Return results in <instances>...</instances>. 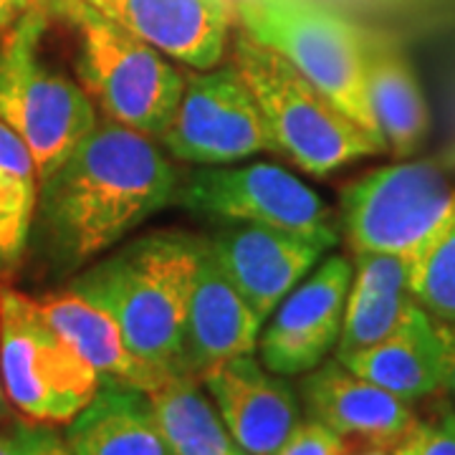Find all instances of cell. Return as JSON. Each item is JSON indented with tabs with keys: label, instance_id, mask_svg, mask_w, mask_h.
I'll return each mask as SVG.
<instances>
[{
	"label": "cell",
	"instance_id": "obj_1",
	"mask_svg": "<svg viewBox=\"0 0 455 455\" xmlns=\"http://www.w3.org/2000/svg\"><path fill=\"white\" fill-rule=\"evenodd\" d=\"M178 180L157 140L99 116L41 180L33 223L51 259L76 268L170 205Z\"/></svg>",
	"mask_w": 455,
	"mask_h": 455
},
{
	"label": "cell",
	"instance_id": "obj_2",
	"mask_svg": "<svg viewBox=\"0 0 455 455\" xmlns=\"http://www.w3.org/2000/svg\"><path fill=\"white\" fill-rule=\"evenodd\" d=\"M203 241L188 233H149L76 276L68 289L114 316L130 349L164 374H180L185 309Z\"/></svg>",
	"mask_w": 455,
	"mask_h": 455
},
{
	"label": "cell",
	"instance_id": "obj_3",
	"mask_svg": "<svg viewBox=\"0 0 455 455\" xmlns=\"http://www.w3.org/2000/svg\"><path fill=\"white\" fill-rule=\"evenodd\" d=\"M76 41V82L101 116L160 140L178 109L185 74L84 0H44Z\"/></svg>",
	"mask_w": 455,
	"mask_h": 455
},
{
	"label": "cell",
	"instance_id": "obj_4",
	"mask_svg": "<svg viewBox=\"0 0 455 455\" xmlns=\"http://www.w3.org/2000/svg\"><path fill=\"white\" fill-rule=\"evenodd\" d=\"M259 104L274 152L283 155L311 178H326L344 164L385 152L357 122L339 112L278 53L260 46L248 33L233 38V61Z\"/></svg>",
	"mask_w": 455,
	"mask_h": 455
},
{
	"label": "cell",
	"instance_id": "obj_5",
	"mask_svg": "<svg viewBox=\"0 0 455 455\" xmlns=\"http://www.w3.org/2000/svg\"><path fill=\"white\" fill-rule=\"evenodd\" d=\"M233 18L382 142L367 99V31L316 0H233Z\"/></svg>",
	"mask_w": 455,
	"mask_h": 455
},
{
	"label": "cell",
	"instance_id": "obj_6",
	"mask_svg": "<svg viewBox=\"0 0 455 455\" xmlns=\"http://www.w3.org/2000/svg\"><path fill=\"white\" fill-rule=\"evenodd\" d=\"M49 20L44 0H36L0 38V122L31 149L38 180L46 178L99 119L82 84L41 59Z\"/></svg>",
	"mask_w": 455,
	"mask_h": 455
},
{
	"label": "cell",
	"instance_id": "obj_7",
	"mask_svg": "<svg viewBox=\"0 0 455 455\" xmlns=\"http://www.w3.org/2000/svg\"><path fill=\"white\" fill-rule=\"evenodd\" d=\"M455 212V149L405 157L359 175L339 197V228L352 253L415 260Z\"/></svg>",
	"mask_w": 455,
	"mask_h": 455
},
{
	"label": "cell",
	"instance_id": "obj_8",
	"mask_svg": "<svg viewBox=\"0 0 455 455\" xmlns=\"http://www.w3.org/2000/svg\"><path fill=\"white\" fill-rule=\"evenodd\" d=\"M0 379L23 420L53 427L71 423L101 385L38 301L16 289H0Z\"/></svg>",
	"mask_w": 455,
	"mask_h": 455
},
{
	"label": "cell",
	"instance_id": "obj_9",
	"mask_svg": "<svg viewBox=\"0 0 455 455\" xmlns=\"http://www.w3.org/2000/svg\"><path fill=\"white\" fill-rule=\"evenodd\" d=\"M172 205L218 223L283 228L331 245L339 241L324 197L274 163L197 167L178 180Z\"/></svg>",
	"mask_w": 455,
	"mask_h": 455
},
{
	"label": "cell",
	"instance_id": "obj_10",
	"mask_svg": "<svg viewBox=\"0 0 455 455\" xmlns=\"http://www.w3.org/2000/svg\"><path fill=\"white\" fill-rule=\"evenodd\" d=\"M157 142L197 167L243 163L274 149L259 104L233 64L185 76L175 116Z\"/></svg>",
	"mask_w": 455,
	"mask_h": 455
},
{
	"label": "cell",
	"instance_id": "obj_11",
	"mask_svg": "<svg viewBox=\"0 0 455 455\" xmlns=\"http://www.w3.org/2000/svg\"><path fill=\"white\" fill-rule=\"evenodd\" d=\"M355 263L344 253L319 260L266 319L259 355L266 370L293 377L319 367L337 349Z\"/></svg>",
	"mask_w": 455,
	"mask_h": 455
},
{
	"label": "cell",
	"instance_id": "obj_12",
	"mask_svg": "<svg viewBox=\"0 0 455 455\" xmlns=\"http://www.w3.org/2000/svg\"><path fill=\"white\" fill-rule=\"evenodd\" d=\"M208 245L263 324L331 248L322 238L253 223H220Z\"/></svg>",
	"mask_w": 455,
	"mask_h": 455
},
{
	"label": "cell",
	"instance_id": "obj_13",
	"mask_svg": "<svg viewBox=\"0 0 455 455\" xmlns=\"http://www.w3.org/2000/svg\"><path fill=\"white\" fill-rule=\"evenodd\" d=\"M200 382L245 455H274L301 420L299 395L286 377L266 370L253 355L228 359Z\"/></svg>",
	"mask_w": 455,
	"mask_h": 455
},
{
	"label": "cell",
	"instance_id": "obj_14",
	"mask_svg": "<svg viewBox=\"0 0 455 455\" xmlns=\"http://www.w3.org/2000/svg\"><path fill=\"white\" fill-rule=\"evenodd\" d=\"M152 49L193 71L220 66L233 0H84Z\"/></svg>",
	"mask_w": 455,
	"mask_h": 455
},
{
	"label": "cell",
	"instance_id": "obj_15",
	"mask_svg": "<svg viewBox=\"0 0 455 455\" xmlns=\"http://www.w3.org/2000/svg\"><path fill=\"white\" fill-rule=\"evenodd\" d=\"M263 319L230 281L223 266L203 241L196 283L185 309L180 374L203 377L228 359L253 355L259 349Z\"/></svg>",
	"mask_w": 455,
	"mask_h": 455
},
{
	"label": "cell",
	"instance_id": "obj_16",
	"mask_svg": "<svg viewBox=\"0 0 455 455\" xmlns=\"http://www.w3.org/2000/svg\"><path fill=\"white\" fill-rule=\"evenodd\" d=\"M301 403L344 440H364L395 448L415 420V405L355 374L339 359H324L301 379Z\"/></svg>",
	"mask_w": 455,
	"mask_h": 455
},
{
	"label": "cell",
	"instance_id": "obj_17",
	"mask_svg": "<svg viewBox=\"0 0 455 455\" xmlns=\"http://www.w3.org/2000/svg\"><path fill=\"white\" fill-rule=\"evenodd\" d=\"M339 362L410 405H423L445 392L440 326L418 301L385 339Z\"/></svg>",
	"mask_w": 455,
	"mask_h": 455
},
{
	"label": "cell",
	"instance_id": "obj_18",
	"mask_svg": "<svg viewBox=\"0 0 455 455\" xmlns=\"http://www.w3.org/2000/svg\"><path fill=\"white\" fill-rule=\"evenodd\" d=\"M36 301L53 329L94 367L101 385H124L152 392L170 377L137 357L112 314L82 293L64 289Z\"/></svg>",
	"mask_w": 455,
	"mask_h": 455
},
{
	"label": "cell",
	"instance_id": "obj_19",
	"mask_svg": "<svg viewBox=\"0 0 455 455\" xmlns=\"http://www.w3.org/2000/svg\"><path fill=\"white\" fill-rule=\"evenodd\" d=\"M367 99L395 160L415 157L430 134V109L407 56L390 38L367 33Z\"/></svg>",
	"mask_w": 455,
	"mask_h": 455
},
{
	"label": "cell",
	"instance_id": "obj_20",
	"mask_svg": "<svg viewBox=\"0 0 455 455\" xmlns=\"http://www.w3.org/2000/svg\"><path fill=\"white\" fill-rule=\"evenodd\" d=\"M337 359L357 355L390 334L415 296L410 291L412 263L392 253H355Z\"/></svg>",
	"mask_w": 455,
	"mask_h": 455
},
{
	"label": "cell",
	"instance_id": "obj_21",
	"mask_svg": "<svg viewBox=\"0 0 455 455\" xmlns=\"http://www.w3.org/2000/svg\"><path fill=\"white\" fill-rule=\"evenodd\" d=\"M64 438L74 455H167L149 395L124 385H99Z\"/></svg>",
	"mask_w": 455,
	"mask_h": 455
},
{
	"label": "cell",
	"instance_id": "obj_22",
	"mask_svg": "<svg viewBox=\"0 0 455 455\" xmlns=\"http://www.w3.org/2000/svg\"><path fill=\"white\" fill-rule=\"evenodd\" d=\"M149 395L167 455H245L193 374H170Z\"/></svg>",
	"mask_w": 455,
	"mask_h": 455
},
{
	"label": "cell",
	"instance_id": "obj_23",
	"mask_svg": "<svg viewBox=\"0 0 455 455\" xmlns=\"http://www.w3.org/2000/svg\"><path fill=\"white\" fill-rule=\"evenodd\" d=\"M38 167L31 149L0 122V274L26 256L38 205Z\"/></svg>",
	"mask_w": 455,
	"mask_h": 455
},
{
	"label": "cell",
	"instance_id": "obj_24",
	"mask_svg": "<svg viewBox=\"0 0 455 455\" xmlns=\"http://www.w3.org/2000/svg\"><path fill=\"white\" fill-rule=\"evenodd\" d=\"M410 291L435 322L455 326V212L412 260Z\"/></svg>",
	"mask_w": 455,
	"mask_h": 455
},
{
	"label": "cell",
	"instance_id": "obj_25",
	"mask_svg": "<svg viewBox=\"0 0 455 455\" xmlns=\"http://www.w3.org/2000/svg\"><path fill=\"white\" fill-rule=\"evenodd\" d=\"M395 455H455V405L440 392L425 400V407L415 412L400 443L392 448Z\"/></svg>",
	"mask_w": 455,
	"mask_h": 455
},
{
	"label": "cell",
	"instance_id": "obj_26",
	"mask_svg": "<svg viewBox=\"0 0 455 455\" xmlns=\"http://www.w3.org/2000/svg\"><path fill=\"white\" fill-rule=\"evenodd\" d=\"M347 440L319 420H299L274 455H339Z\"/></svg>",
	"mask_w": 455,
	"mask_h": 455
},
{
	"label": "cell",
	"instance_id": "obj_27",
	"mask_svg": "<svg viewBox=\"0 0 455 455\" xmlns=\"http://www.w3.org/2000/svg\"><path fill=\"white\" fill-rule=\"evenodd\" d=\"M20 435L26 455H74L64 435L53 430V425L20 420Z\"/></svg>",
	"mask_w": 455,
	"mask_h": 455
},
{
	"label": "cell",
	"instance_id": "obj_28",
	"mask_svg": "<svg viewBox=\"0 0 455 455\" xmlns=\"http://www.w3.org/2000/svg\"><path fill=\"white\" fill-rule=\"evenodd\" d=\"M440 337H443V379H445V395L453 400L455 405V326L440 324Z\"/></svg>",
	"mask_w": 455,
	"mask_h": 455
},
{
	"label": "cell",
	"instance_id": "obj_29",
	"mask_svg": "<svg viewBox=\"0 0 455 455\" xmlns=\"http://www.w3.org/2000/svg\"><path fill=\"white\" fill-rule=\"evenodd\" d=\"M0 455H26L23 453L20 420L0 423Z\"/></svg>",
	"mask_w": 455,
	"mask_h": 455
},
{
	"label": "cell",
	"instance_id": "obj_30",
	"mask_svg": "<svg viewBox=\"0 0 455 455\" xmlns=\"http://www.w3.org/2000/svg\"><path fill=\"white\" fill-rule=\"evenodd\" d=\"M36 0H0V31L11 28Z\"/></svg>",
	"mask_w": 455,
	"mask_h": 455
},
{
	"label": "cell",
	"instance_id": "obj_31",
	"mask_svg": "<svg viewBox=\"0 0 455 455\" xmlns=\"http://www.w3.org/2000/svg\"><path fill=\"white\" fill-rule=\"evenodd\" d=\"M339 455H395L387 445H377V443H364V440H347L344 451Z\"/></svg>",
	"mask_w": 455,
	"mask_h": 455
},
{
	"label": "cell",
	"instance_id": "obj_32",
	"mask_svg": "<svg viewBox=\"0 0 455 455\" xmlns=\"http://www.w3.org/2000/svg\"><path fill=\"white\" fill-rule=\"evenodd\" d=\"M13 415H11V403L5 397V390H3V379H0V423H11Z\"/></svg>",
	"mask_w": 455,
	"mask_h": 455
}]
</instances>
